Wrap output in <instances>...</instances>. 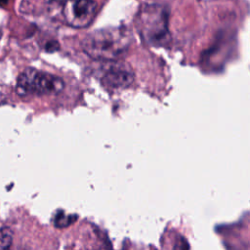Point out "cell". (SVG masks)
I'll list each match as a JSON object with an SVG mask.
<instances>
[{"instance_id":"1","label":"cell","mask_w":250,"mask_h":250,"mask_svg":"<svg viewBox=\"0 0 250 250\" xmlns=\"http://www.w3.org/2000/svg\"><path fill=\"white\" fill-rule=\"evenodd\" d=\"M131 37L121 27H107L88 34L83 42L84 52L91 58L101 61H114L129 48Z\"/></svg>"},{"instance_id":"5","label":"cell","mask_w":250,"mask_h":250,"mask_svg":"<svg viewBox=\"0 0 250 250\" xmlns=\"http://www.w3.org/2000/svg\"><path fill=\"white\" fill-rule=\"evenodd\" d=\"M106 62L102 74V81L104 85L112 88H120L127 87L133 82V72L125 64L112 61H106Z\"/></svg>"},{"instance_id":"6","label":"cell","mask_w":250,"mask_h":250,"mask_svg":"<svg viewBox=\"0 0 250 250\" xmlns=\"http://www.w3.org/2000/svg\"><path fill=\"white\" fill-rule=\"evenodd\" d=\"M13 232L9 228L0 229V249H7L11 246Z\"/></svg>"},{"instance_id":"4","label":"cell","mask_w":250,"mask_h":250,"mask_svg":"<svg viewBox=\"0 0 250 250\" xmlns=\"http://www.w3.org/2000/svg\"><path fill=\"white\" fill-rule=\"evenodd\" d=\"M97 4L94 0H65L62 16L66 23L75 28L88 26L95 18Z\"/></svg>"},{"instance_id":"7","label":"cell","mask_w":250,"mask_h":250,"mask_svg":"<svg viewBox=\"0 0 250 250\" xmlns=\"http://www.w3.org/2000/svg\"><path fill=\"white\" fill-rule=\"evenodd\" d=\"M1 36H2V31L0 30V38H1Z\"/></svg>"},{"instance_id":"3","label":"cell","mask_w":250,"mask_h":250,"mask_svg":"<svg viewBox=\"0 0 250 250\" xmlns=\"http://www.w3.org/2000/svg\"><path fill=\"white\" fill-rule=\"evenodd\" d=\"M63 87L64 82L61 77L34 68L23 70L17 81V90L21 95L58 94Z\"/></svg>"},{"instance_id":"2","label":"cell","mask_w":250,"mask_h":250,"mask_svg":"<svg viewBox=\"0 0 250 250\" xmlns=\"http://www.w3.org/2000/svg\"><path fill=\"white\" fill-rule=\"evenodd\" d=\"M138 26L147 42L154 45L163 44L168 36L167 12L161 6H145L139 13Z\"/></svg>"}]
</instances>
